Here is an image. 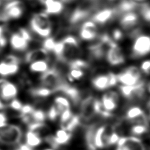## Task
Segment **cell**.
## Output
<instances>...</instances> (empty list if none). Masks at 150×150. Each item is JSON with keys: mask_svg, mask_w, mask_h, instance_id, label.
<instances>
[{"mask_svg": "<svg viewBox=\"0 0 150 150\" xmlns=\"http://www.w3.org/2000/svg\"><path fill=\"white\" fill-rule=\"evenodd\" d=\"M23 137L22 128L15 124H7L0 128V144L7 146H16Z\"/></svg>", "mask_w": 150, "mask_h": 150, "instance_id": "6da1fadb", "label": "cell"}, {"mask_svg": "<svg viewBox=\"0 0 150 150\" xmlns=\"http://www.w3.org/2000/svg\"><path fill=\"white\" fill-rule=\"evenodd\" d=\"M31 29L42 38H48L52 32V24L48 15L45 12L35 13L30 20Z\"/></svg>", "mask_w": 150, "mask_h": 150, "instance_id": "7a4b0ae2", "label": "cell"}, {"mask_svg": "<svg viewBox=\"0 0 150 150\" xmlns=\"http://www.w3.org/2000/svg\"><path fill=\"white\" fill-rule=\"evenodd\" d=\"M42 86L50 89L53 93L60 92L64 84L67 82L62 77L60 72L56 68L49 69L43 73L40 77Z\"/></svg>", "mask_w": 150, "mask_h": 150, "instance_id": "3957f363", "label": "cell"}, {"mask_svg": "<svg viewBox=\"0 0 150 150\" xmlns=\"http://www.w3.org/2000/svg\"><path fill=\"white\" fill-rule=\"evenodd\" d=\"M18 88L15 84L5 79H0V111L8 107L9 103L15 98Z\"/></svg>", "mask_w": 150, "mask_h": 150, "instance_id": "277c9868", "label": "cell"}, {"mask_svg": "<svg viewBox=\"0 0 150 150\" xmlns=\"http://www.w3.org/2000/svg\"><path fill=\"white\" fill-rule=\"evenodd\" d=\"M24 6L20 0H13L7 2L0 13V21L6 22L9 19H18L23 12Z\"/></svg>", "mask_w": 150, "mask_h": 150, "instance_id": "5b68a950", "label": "cell"}, {"mask_svg": "<svg viewBox=\"0 0 150 150\" xmlns=\"http://www.w3.org/2000/svg\"><path fill=\"white\" fill-rule=\"evenodd\" d=\"M113 129L114 128L109 125H97L93 138L94 145L96 150L107 148V140Z\"/></svg>", "mask_w": 150, "mask_h": 150, "instance_id": "8992f818", "label": "cell"}, {"mask_svg": "<svg viewBox=\"0 0 150 150\" xmlns=\"http://www.w3.org/2000/svg\"><path fill=\"white\" fill-rule=\"evenodd\" d=\"M31 40L32 38L29 32L24 28H20L11 35L10 44L13 49L23 51L27 49Z\"/></svg>", "mask_w": 150, "mask_h": 150, "instance_id": "52a82bcc", "label": "cell"}, {"mask_svg": "<svg viewBox=\"0 0 150 150\" xmlns=\"http://www.w3.org/2000/svg\"><path fill=\"white\" fill-rule=\"evenodd\" d=\"M132 56L134 57L144 56L150 52V36L142 35L138 36L132 46Z\"/></svg>", "mask_w": 150, "mask_h": 150, "instance_id": "ba28073f", "label": "cell"}, {"mask_svg": "<svg viewBox=\"0 0 150 150\" xmlns=\"http://www.w3.org/2000/svg\"><path fill=\"white\" fill-rule=\"evenodd\" d=\"M121 94L126 98L132 99L142 97L145 92V83L139 81L138 83L132 86L122 85L120 86Z\"/></svg>", "mask_w": 150, "mask_h": 150, "instance_id": "9c48e42d", "label": "cell"}, {"mask_svg": "<svg viewBox=\"0 0 150 150\" xmlns=\"http://www.w3.org/2000/svg\"><path fill=\"white\" fill-rule=\"evenodd\" d=\"M96 98L89 96L84 99L80 107V118L81 120L88 121L91 120L96 114L94 108V102Z\"/></svg>", "mask_w": 150, "mask_h": 150, "instance_id": "30bf717a", "label": "cell"}, {"mask_svg": "<svg viewBox=\"0 0 150 150\" xmlns=\"http://www.w3.org/2000/svg\"><path fill=\"white\" fill-rule=\"evenodd\" d=\"M106 57L108 62L113 66L122 64L125 62L124 56L117 45L109 48Z\"/></svg>", "mask_w": 150, "mask_h": 150, "instance_id": "8fae6325", "label": "cell"}, {"mask_svg": "<svg viewBox=\"0 0 150 150\" xmlns=\"http://www.w3.org/2000/svg\"><path fill=\"white\" fill-rule=\"evenodd\" d=\"M44 6L45 12L49 15H57L64 9L63 3L60 0H39Z\"/></svg>", "mask_w": 150, "mask_h": 150, "instance_id": "7c38bea8", "label": "cell"}, {"mask_svg": "<svg viewBox=\"0 0 150 150\" xmlns=\"http://www.w3.org/2000/svg\"><path fill=\"white\" fill-rule=\"evenodd\" d=\"M97 28L93 21H86L81 26L80 36L84 40L94 39L97 35Z\"/></svg>", "mask_w": 150, "mask_h": 150, "instance_id": "4fadbf2b", "label": "cell"}, {"mask_svg": "<svg viewBox=\"0 0 150 150\" xmlns=\"http://www.w3.org/2000/svg\"><path fill=\"white\" fill-rule=\"evenodd\" d=\"M48 57L49 52L47 51L43 47L38 48L28 52L25 55V61L30 64L32 62L40 60H48Z\"/></svg>", "mask_w": 150, "mask_h": 150, "instance_id": "5bb4252c", "label": "cell"}, {"mask_svg": "<svg viewBox=\"0 0 150 150\" xmlns=\"http://www.w3.org/2000/svg\"><path fill=\"white\" fill-rule=\"evenodd\" d=\"M118 101V94L114 91H110L103 96L101 103L105 110L111 112L116 108Z\"/></svg>", "mask_w": 150, "mask_h": 150, "instance_id": "9a60e30c", "label": "cell"}, {"mask_svg": "<svg viewBox=\"0 0 150 150\" xmlns=\"http://www.w3.org/2000/svg\"><path fill=\"white\" fill-rule=\"evenodd\" d=\"M116 13L115 9L106 8L98 11L92 16L93 22L103 24L110 21Z\"/></svg>", "mask_w": 150, "mask_h": 150, "instance_id": "2e32d148", "label": "cell"}, {"mask_svg": "<svg viewBox=\"0 0 150 150\" xmlns=\"http://www.w3.org/2000/svg\"><path fill=\"white\" fill-rule=\"evenodd\" d=\"M43 141V138L38 132L28 130L25 134V143L33 149L40 146Z\"/></svg>", "mask_w": 150, "mask_h": 150, "instance_id": "e0dca14e", "label": "cell"}, {"mask_svg": "<svg viewBox=\"0 0 150 150\" xmlns=\"http://www.w3.org/2000/svg\"><path fill=\"white\" fill-rule=\"evenodd\" d=\"M53 135V138L56 144L60 148L62 146L67 144L72 138V133L63 129H58Z\"/></svg>", "mask_w": 150, "mask_h": 150, "instance_id": "ac0fdd59", "label": "cell"}, {"mask_svg": "<svg viewBox=\"0 0 150 150\" xmlns=\"http://www.w3.org/2000/svg\"><path fill=\"white\" fill-rule=\"evenodd\" d=\"M117 80L118 81L127 86H132L137 84L140 81V79L132 73H131L127 69L124 71L121 72L117 76Z\"/></svg>", "mask_w": 150, "mask_h": 150, "instance_id": "d6986e66", "label": "cell"}, {"mask_svg": "<svg viewBox=\"0 0 150 150\" xmlns=\"http://www.w3.org/2000/svg\"><path fill=\"white\" fill-rule=\"evenodd\" d=\"M138 15L132 12L125 13L120 19V25L124 29H129L134 26L138 22Z\"/></svg>", "mask_w": 150, "mask_h": 150, "instance_id": "ffe728a7", "label": "cell"}, {"mask_svg": "<svg viewBox=\"0 0 150 150\" xmlns=\"http://www.w3.org/2000/svg\"><path fill=\"white\" fill-rule=\"evenodd\" d=\"M138 7V4L134 0H121L115 11L117 13H125Z\"/></svg>", "mask_w": 150, "mask_h": 150, "instance_id": "44dd1931", "label": "cell"}, {"mask_svg": "<svg viewBox=\"0 0 150 150\" xmlns=\"http://www.w3.org/2000/svg\"><path fill=\"white\" fill-rule=\"evenodd\" d=\"M19 65L2 61L0 63V75L6 77L16 73L19 69Z\"/></svg>", "mask_w": 150, "mask_h": 150, "instance_id": "7402d4cb", "label": "cell"}, {"mask_svg": "<svg viewBox=\"0 0 150 150\" xmlns=\"http://www.w3.org/2000/svg\"><path fill=\"white\" fill-rule=\"evenodd\" d=\"M93 86L97 90H102L110 87L108 74L97 76L92 80Z\"/></svg>", "mask_w": 150, "mask_h": 150, "instance_id": "603a6c76", "label": "cell"}, {"mask_svg": "<svg viewBox=\"0 0 150 150\" xmlns=\"http://www.w3.org/2000/svg\"><path fill=\"white\" fill-rule=\"evenodd\" d=\"M81 124V119L79 115L74 114L72 117L65 124L60 126V128L68 132H73Z\"/></svg>", "mask_w": 150, "mask_h": 150, "instance_id": "cb8c5ba5", "label": "cell"}, {"mask_svg": "<svg viewBox=\"0 0 150 150\" xmlns=\"http://www.w3.org/2000/svg\"><path fill=\"white\" fill-rule=\"evenodd\" d=\"M53 104L57 108L60 114L64 111L70 109V101L65 97H62V96L56 97L54 100Z\"/></svg>", "mask_w": 150, "mask_h": 150, "instance_id": "d4e9b609", "label": "cell"}, {"mask_svg": "<svg viewBox=\"0 0 150 150\" xmlns=\"http://www.w3.org/2000/svg\"><path fill=\"white\" fill-rule=\"evenodd\" d=\"M29 69L35 73H44L49 69L47 60H40L32 62L29 64Z\"/></svg>", "mask_w": 150, "mask_h": 150, "instance_id": "484cf974", "label": "cell"}, {"mask_svg": "<svg viewBox=\"0 0 150 150\" xmlns=\"http://www.w3.org/2000/svg\"><path fill=\"white\" fill-rule=\"evenodd\" d=\"M149 125L141 124H132L129 128V132L131 135L139 137L146 134L149 131Z\"/></svg>", "mask_w": 150, "mask_h": 150, "instance_id": "4316f807", "label": "cell"}, {"mask_svg": "<svg viewBox=\"0 0 150 150\" xmlns=\"http://www.w3.org/2000/svg\"><path fill=\"white\" fill-rule=\"evenodd\" d=\"M88 49L92 57L94 59H101L104 54L103 44L100 42L93 45H91Z\"/></svg>", "mask_w": 150, "mask_h": 150, "instance_id": "83f0119b", "label": "cell"}, {"mask_svg": "<svg viewBox=\"0 0 150 150\" xmlns=\"http://www.w3.org/2000/svg\"><path fill=\"white\" fill-rule=\"evenodd\" d=\"M30 93L32 96L35 97L45 98L50 96L53 93V91L49 88L42 86L40 87L31 89Z\"/></svg>", "mask_w": 150, "mask_h": 150, "instance_id": "f1b7e54d", "label": "cell"}, {"mask_svg": "<svg viewBox=\"0 0 150 150\" xmlns=\"http://www.w3.org/2000/svg\"><path fill=\"white\" fill-rule=\"evenodd\" d=\"M30 122H45L47 117L45 112L41 109H35L32 114L29 115Z\"/></svg>", "mask_w": 150, "mask_h": 150, "instance_id": "f546056e", "label": "cell"}, {"mask_svg": "<svg viewBox=\"0 0 150 150\" xmlns=\"http://www.w3.org/2000/svg\"><path fill=\"white\" fill-rule=\"evenodd\" d=\"M69 69H76L83 70L88 67V63L81 59H75L68 63Z\"/></svg>", "mask_w": 150, "mask_h": 150, "instance_id": "4dcf8cb0", "label": "cell"}, {"mask_svg": "<svg viewBox=\"0 0 150 150\" xmlns=\"http://www.w3.org/2000/svg\"><path fill=\"white\" fill-rule=\"evenodd\" d=\"M69 71L67 73V77L70 81H73L76 80L81 79L84 75V71L82 70L76 69H69Z\"/></svg>", "mask_w": 150, "mask_h": 150, "instance_id": "1f68e13d", "label": "cell"}, {"mask_svg": "<svg viewBox=\"0 0 150 150\" xmlns=\"http://www.w3.org/2000/svg\"><path fill=\"white\" fill-rule=\"evenodd\" d=\"M138 6L140 13L143 19L145 21L150 22V5L144 3L138 5Z\"/></svg>", "mask_w": 150, "mask_h": 150, "instance_id": "d6a6232c", "label": "cell"}, {"mask_svg": "<svg viewBox=\"0 0 150 150\" xmlns=\"http://www.w3.org/2000/svg\"><path fill=\"white\" fill-rule=\"evenodd\" d=\"M56 41L51 37H48L45 39L43 42V48L45 49L46 51L53 52V50Z\"/></svg>", "mask_w": 150, "mask_h": 150, "instance_id": "836d02e7", "label": "cell"}, {"mask_svg": "<svg viewBox=\"0 0 150 150\" xmlns=\"http://www.w3.org/2000/svg\"><path fill=\"white\" fill-rule=\"evenodd\" d=\"M60 114L57 108L55 107V106L53 104L49 109L46 116L52 121H54L56 120H57L59 117Z\"/></svg>", "mask_w": 150, "mask_h": 150, "instance_id": "e575fe53", "label": "cell"}, {"mask_svg": "<svg viewBox=\"0 0 150 150\" xmlns=\"http://www.w3.org/2000/svg\"><path fill=\"white\" fill-rule=\"evenodd\" d=\"M22 105H23L22 103L19 100L15 98L10 101V103H9L8 107H10L13 110L19 112L22 107Z\"/></svg>", "mask_w": 150, "mask_h": 150, "instance_id": "d590c367", "label": "cell"}, {"mask_svg": "<svg viewBox=\"0 0 150 150\" xmlns=\"http://www.w3.org/2000/svg\"><path fill=\"white\" fill-rule=\"evenodd\" d=\"M5 62L8 63H12V64H19L20 60L18 57L13 54H9L7 55L2 60Z\"/></svg>", "mask_w": 150, "mask_h": 150, "instance_id": "8d00e7d4", "label": "cell"}, {"mask_svg": "<svg viewBox=\"0 0 150 150\" xmlns=\"http://www.w3.org/2000/svg\"><path fill=\"white\" fill-rule=\"evenodd\" d=\"M141 69L145 74H150V60L144 62L141 66Z\"/></svg>", "mask_w": 150, "mask_h": 150, "instance_id": "74e56055", "label": "cell"}, {"mask_svg": "<svg viewBox=\"0 0 150 150\" xmlns=\"http://www.w3.org/2000/svg\"><path fill=\"white\" fill-rule=\"evenodd\" d=\"M8 124V118L6 115L0 111V128L6 126Z\"/></svg>", "mask_w": 150, "mask_h": 150, "instance_id": "f35d334b", "label": "cell"}, {"mask_svg": "<svg viewBox=\"0 0 150 150\" xmlns=\"http://www.w3.org/2000/svg\"><path fill=\"white\" fill-rule=\"evenodd\" d=\"M123 36V34L122 33V32L118 29H114L112 32V37L113 39H114V40H120L122 38Z\"/></svg>", "mask_w": 150, "mask_h": 150, "instance_id": "ab89813d", "label": "cell"}, {"mask_svg": "<svg viewBox=\"0 0 150 150\" xmlns=\"http://www.w3.org/2000/svg\"><path fill=\"white\" fill-rule=\"evenodd\" d=\"M35 149L31 148L26 143H20L18 145L15 146V148L13 150H34Z\"/></svg>", "mask_w": 150, "mask_h": 150, "instance_id": "60d3db41", "label": "cell"}, {"mask_svg": "<svg viewBox=\"0 0 150 150\" xmlns=\"http://www.w3.org/2000/svg\"><path fill=\"white\" fill-rule=\"evenodd\" d=\"M7 43V40L4 35L0 37V52L6 46Z\"/></svg>", "mask_w": 150, "mask_h": 150, "instance_id": "b9f144b4", "label": "cell"}, {"mask_svg": "<svg viewBox=\"0 0 150 150\" xmlns=\"http://www.w3.org/2000/svg\"><path fill=\"white\" fill-rule=\"evenodd\" d=\"M63 4H69L71 3L73 1H74L75 0H60Z\"/></svg>", "mask_w": 150, "mask_h": 150, "instance_id": "7bdbcfd3", "label": "cell"}, {"mask_svg": "<svg viewBox=\"0 0 150 150\" xmlns=\"http://www.w3.org/2000/svg\"><path fill=\"white\" fill-rule=\"evenodd\" d=\"M4 29L3 26H0V37L4 35Z\"/></svg>", "mask_w": 150, "mask_h": 150, "instance_id": "ee69618b", "label": "cell"}, {"mask_svg": "<svg viewBox=\"0 0 150 150\" xmlns=\"http://www.w3.org/2000/svg\"><path fill=\"white\" fill-rule=\"evenodd\" d=\"M42 150H55L53 148H45V149H43Z\"/></svg>", "mask_w": 150, "mask_h": 150, "instance_id": "f6af8a7d", "label": "cell"}, {"mask_svg": "<svg viewBox=\"0 0 150 150\" xmlns=\"http://www.w3.org/2000/svg\"><path fill=\"white\" fill-rule=\"evenodd\" d=\"M148 90H149V91L150 92V83H149V84H148Z\"/></svg>", "mask_w": 150, "mask_h": 150, "instance_id": "bcb514c9", "label": "cell"}, {"mask_svg": "<svg viewBox=\"0 0 150 150\" xmlns=\"http://www.w3.org/2000/svg\"><path fill=\"white\" fill-rule=\"evenodd\" d=\"M135 2L136 1H138V2H140V1H144V0H134Z\"/></svg>", "mask_w": 150, "mask_h": 150, "instance_id": "7dc6e473", "label": "cell"}, {"mask_svg": "<svg viewBox=\"0 0 150 150\" xmlns=\"http://www.w3.org/2000/svg\"><path fill=\"white\" fill-rule=\"evenodd\" d=\"M1 1H2V0H1ZM4 1H5L6 2H9V1H13V0H4Z\"/></svg>", "mask_w": 150, "mask_h": 150, "instance_id": "c3c4849f", "label": "cell"}, {"mask_svg": "<svg viewBox=\"0 0 150 150\" xmlns=\"http://www.w3.org/2000/svg\"><path fill=\"white\" fill-rule=\"evenodd\" d=\"M148 106H149V107H150V100H149V101L148 102Z\"/></svg>", "mask_w": 150, "mask_h": 150, "instance_id": "681fc988", "label": "cell"}, {"mask_svg": "<svg viewBox=\"0 0 150 150\" xmlns=\"http://www.w3.org/2000/svg\"><path fill=\"white\" fill-rule=\"evenodd\" d=\"M0 150H2V149H0Z\"/></svg>", "mask_w": 150, "mask_h": 150, "instance_id": "f907efd6", "label": "cell"}]
</instances>
